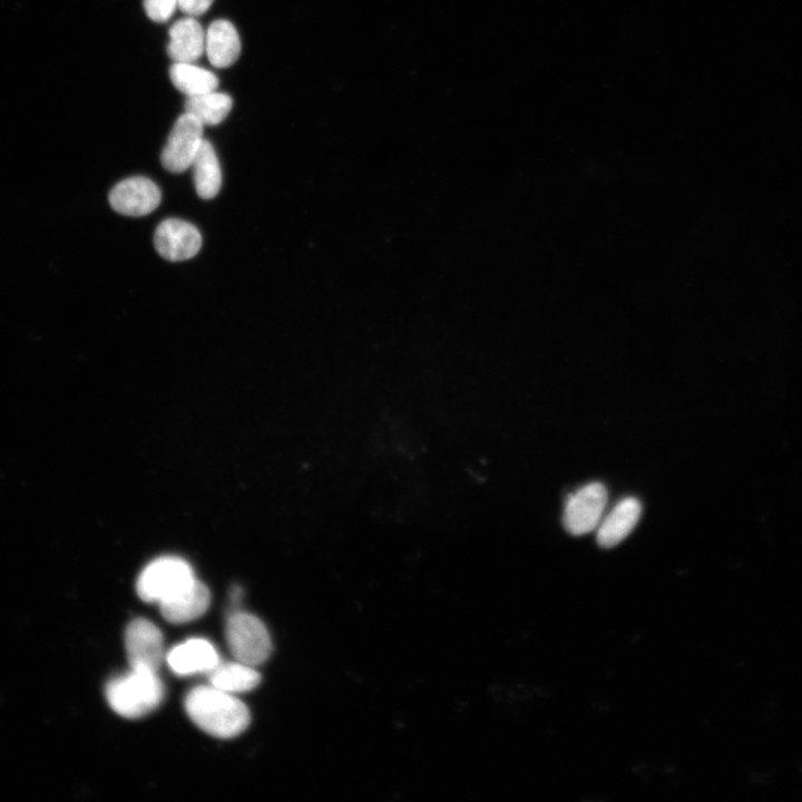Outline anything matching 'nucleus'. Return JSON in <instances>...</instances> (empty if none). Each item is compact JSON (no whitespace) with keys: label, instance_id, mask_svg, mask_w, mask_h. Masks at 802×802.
I'll return each mask as SVG.
<instances>
[{"label":"nucleus","instance_id":"obj_1","mask_svg":"<svg viewBox=\"0 0 802 802\" xmlns=\"http://www.w3.org/2000/svg\"><path fill=\"white\" fill-rule=\"evenodd\" d=\"M184 705L189 718L202 731L215 737H235L250 725L251 715L246 705L212 685L190 689Z\"/></svg>","mask_w":802,"mask_h":802},{"label":"nucleus","instance_id":"obj_2","mask_svg":"<svg viewBox=\"0 0 802 802\" xmlns=\"http://www.w3.org/2000/svg\"><path fill=\"white\" fill-rule=\"evenodd\" d=\"M164 693L157 672L144 669H131L110 679L106 686L109 706L126 718H138L156 710Z\"/></svg>","mask_w":802,"mask_h":802},{"label":"nucleus","instance_id":"obj_3","mask_svg":"<svg viewBox=\"0 0 802 802\" xmlns=\"http://www.w3.org/2000/svg\"><path fill=\"white\" fill-rule=\"evenodd\" d=\"M196 580L187 561L165 556L149 563L140 573L136 590L147 603L165 602L189 587Z\"/></svg>","mask_w":802,"mask_h":802},{"label":"nucleus","instance_id":"obj_4","mask_svg":"<svg viewBox=\"0 0 802 802\" xmlns=\"http://www.w3.org/2000/svg\"><path fill=\"white\" fill-rule=\"evenodd\" d=\"M225 635L236 661L255 667L270 657L272 640L265 625L256 616L246 612L231 614Z\"/></svg>","mask_w":802,"mask_h":802},{"label":"nucleus","instance_id":"obj_5","mask_svg":"<svg viewBox=\"0 0 802 802\" xmlns=\"http://www.w3.org/2000/svg\"><path fill=\"white\" fill-rule=\"evenodd\" d=\"M607 505V490L600 482H590L569 495L563 524L574 536L586 535L599 525Z\"/></svg>","mask_w":802,"mask_h":802},{"label":"nucleus","instance_id":"obj_6","mask_svg":"<svg viewBox=\"0 0 802 802\" xmlns=\"http://www.w3.org/2000/svg\"><path fill=\"white\" fill-rule=\"evenodd\" d=\"M204 125L188 113L175 121L163 148L160 160L172 173H182L190 167L204 140Z\"/></svg>","mask_w":802,"mask_h":802},{"label":"nucleus","instance_id":"obj_7","mask_svg":"<svg viewBox=\"0 0 802 802\" xmlns=\"http://www.w3.org/2000/svg\"><path fill=\"white\" fill-rule=\"evenodd\" d=\"M125 647L131 669L157 672L163 657V634L145 618L131 620L125 632Z\"/></svg>","mask_w":802,"mask_h":802},{"label":"nucleus","instance_id":"obj_8","mask_svg":"<svg viewBox=\"0 0 802 802\" xmlns=\"http://www.w3.org/2000/svg\"><path fill=\"white\" fill-rule=\"evenodd\" d=\"M156 251L164 258L177 262L195 256L202 246V236L190 223L178 218H167L154 234Z\"/></svg>","mask_w":802,"mask_h":802},{"label":"nucleus","instance_id":"obj_9","mask_svg":"<svg viewBox=\"0 0 802 802\" xmlns=\"http://www.w3.org/2000/svg\"><path fill=\"white\" fill-rule=\"evenodd\" d=\"M158 186L146 177H129L109 193V203L114 211L127 216H143L151 213L160 203Z\"/></svg>","mask_w":802,"mask_h":802},{"label":"nucleus","instance_id":"obj_10","mask_svg":"<svg viewBox=\"0 0 802 802\" xmlns=\"http://www.w3.org/2000/svg\"><path fill=\"white\" fill-rule=\"evenodd\" d=\"M642 515V503L634 497L618 501L603 516L597 526L596 540L603 548H612L623 541L635 528Z\"/></svg>","mask_w":802,"mask_h":802},{"label":"nucleus","instance_id":"obj_11","mask_svg":"<svg viewBox=\"0 0 802 802\" xmlns=\"http://www.w3.org/2000/svg\"><path fill=\"white\" fill-rule=\"evenodd\" d=\"M166 661L175 674L190 675L211 672L219 663V656L208 640L190 638L173 647Z\"/></svg>","mask_w":802,"mask_h":802},{"label":"nucleus","instance_id":"obj_12","mask_svg":"<svg viewBox=\"0 0 802 802\" xmlns=\"http://www.w3.org/2000/svg\"><path fill=\"white\" fill-rule=\"evenodd\" d=\"M167 53L175 62H194L205 51V31L195 17L174 22L168 31Z\"/></svg>","mask_w":802,"mask_h":802},{"label":"nucleus","instance_id":"obj_13","mask_svg":"<svg viewBox=\"0 0 802 802\" xmlns=\"http://www.w3.org/2000/svg\"><path fill=\"white\" fill-rule=\"evenodd\" d=\"M211 593L197 579L178 595L159 603L163 617L173 624H183L200 617L208 608Z\"/></svg>","mask_w":802,"mask_h":802},{"label":"nucleus","instance_id":"obj_14","mask_svg":"<svg viewBox=\"0 0 802 802\" xmlns=\"http://www.w3.org/2000/svg\"><path fill=\"white\" fill-rule=\"evenodd\" d=\"M205 52L216 68L232 66L241 53V40L235 27L225 19L213 21L205 32Z\"/></svg>","mask_w":802,"mask_h":802},{"label":"nucleus","instance_id":"obj_15","mask_svg":"<svg viewBox=\"0 0 802 802\" xmlns=\"http://www.w3.org/2000/svg\"><path fill=\"white\" fill-rule=\"evenodd\" d=\"M190 167L197 195L203 199L215 197L222 186V172L215 149L208 140L202 141Z\"/></svg>","mask_w":802,"mask_h":802},{"label":"nucleus","instance_id":"obj_16","mask_svg":"<svg viewBox=\"0 0 802 802\" xmlns=\"http://www.w3.org/2000/svg\"><path fill=\"white\" fill-rule=\"evenodd\" d=\"M207 674L212 686L229 694L252 691L261 682L255 667L239 661L219 662Z\"/></svg>","mask_w":802,"mask_h":802},{"label":"nucleus","instance_id":"obj_17","mask_svg":"<svg viewBox=\"0 0 802 802\" xmlns=\"http://www.w3.org/2000/svg\"><path fill=\"white\" fill-rule=\"evenodd\" d=\"M169 77L173 85L187 97L211 92L218 87L215 74L193 62H174Z\"/></svg>","mask_w":802,"mask_h":802},{"label":"nucleus","instance_id":"obj_18","mask_svg":"<svg viewBox=\"0 0 802 802\" xmlns=\"http://www.w3.org/2000/svg\"><path fill=\"white\" fill-rule=\"evenodd\" d=\"M233 106L231 96L224 92L211 91L198 96L187 97L185 113L194 116L204 126H214L222 123Z\"/></svg>","mask_w":802,"mask_h":802},{"label":"nucleus","instance_id":"obj_19","mask_svg":"<svg viewBox=\"0 0 802 802\" xmlns=\"http://www.w3.org/2000/svg\"><path fill=\"white\" fill-rule=\"evenodd\" d=\"M149 19L156 22L167 21L177 8V0H144Z\"/></svg>","mask_w":802,"mask_h":802},{"label":"nucleus","instance_id":"obj_20","mask_svg":"<svg viewBox=\"0 0 802 802\" xmlns=\"http://www.w3.org/2000/svg\"><path fill=\"white\" fill-rule=\"evenodd\" d=\"M214 0H177V8L189 17L203 14Z\"/></svg>","mask_w":802,"mask_h":802}]
</instances>
